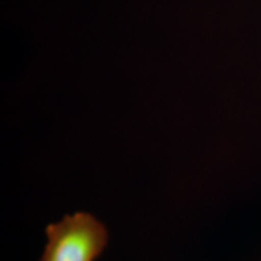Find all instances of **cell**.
I'll return each instance as SVG.
<instances>
[{"label":"cell","instance_id":"cell-1","mask_svg":"<svg viewBox=\"0 0 261 261\" xmlns=\"http://www.w3.org/2000/svg\"><path fill=\"white\" fill-rule=\"evenodd\" d=\"M45 232L47 243L40 261H94L109 242L105 224L85 212L66 215Z\"/></svg>","mask_w":261,"mask_h":261}]
</instances>
